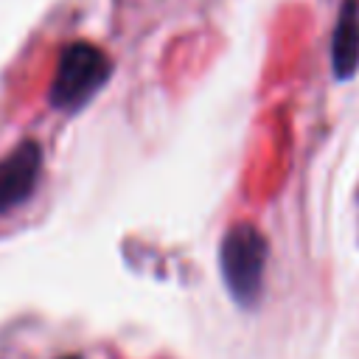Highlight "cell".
Instances as JSON below:
<instances>
[{
	"label": "cell",
	"mask_w": 359,
	"mask_h": 359,
	"mask_svg": "<svg viewBox=\"0 0 359 359\" xmlns=\"http://www.w3.org/2000/svg\"><path fill=\"white\" fill-rule=\"evenodd\" d=\"M266 255H269V244L255 224L238 222L224 233L219 244V269L227 292L238 306L258 303L264 289Z\"/></svg>",
	"instance_id": "cell-1"
},
{
	"label": "cell",
	"mask_w": 359,
	"mask_h": 359,
	"mask_svg": "<svg viewBox=\"0 0 359 359\" xmlns=\"http://www.w3.org/2000/svg\"><path fill=\"white\" fill-rule=\"evenodd\" d=\"M112 62L109 56L93 42H70L59 53L56 76L48 90V101L59 112L81 109L109 79Z\"/></svg>",
	"instance_id": "cell-2"
},
{
	"label": "cell",
	"mask_w": 359,
	"mask_h": 359,
	"mask_svg": "<svg viewBox=\"0 0 359 359\" xmlns=\"http://www.w3.org/2000/svg\"><path fill=\"white\" fill-rule=\"evenodd\" d=\"M39 168H42V151L34 140L17 143L0 160V216L22 205L34 194L39 182Z\"/></svg>",
	"instance_id": "cell-3"
},
{
	"label": "cell",
	"mask_w": 359,
	"mask_h": 359,
	"mask_svg": "<svg viewBox=\"0 0 359 359\" xmlns=\"http://www.w3.org/2000/svg\"><path fill=\"white\" fill-rule=\"evenodd\" d=\"M331 67L339 81L351 79L359 67V0H342L331 36Z\"/></svg>",
	"instance_id": "cell-4"
},
{
	"label": "cell",
	"mask_w": 359,
	"mask_h": 359,
	"mask_svg": "<svg viewBox=\"0 0 359 359\" xmlns=\"http://www.w3.org/2000/svg\"><path fill=\"white\" fill-rule=\"evenodd\" d=\"M65 359H79V356H65Z\"/></svg>",
	"instance_id": "cell-5"
}]
</instances>
